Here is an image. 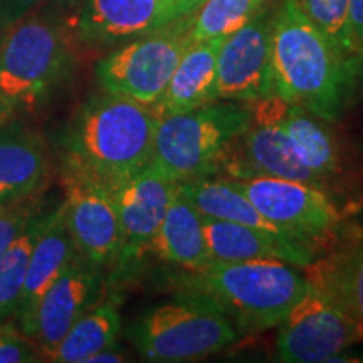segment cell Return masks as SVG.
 <instances>
[{"label":"cell","instance_id":"1","mask_svg":"<svg viewBox=\"0 0 363 363\" xmlns=\"http://www.w3.org/2000/svg\"><path fill=\"white\" fill-rule=\"evenodd\" d=\"M272 84L276 96L337 121L357 81L348 65L305 16L298 0H281L272 17Z\"/></svg>","mask_w":363,"mask_h":363},{"label":"cell","instance_id":"2","mask_svg":"<svg viewBox=\"0 0 363 363\" xmlns=\"http://www.w3.org/2000/svg\"><path fill=\"white\" fill-rule=\"evenodd\" d=\"M158 120L150 104L106 91L91 96L62 138L65 167L115 187L148 167Z\"/></svg>","mask_w":363,"mask_h":363},{"label":"cell","instance_id":"3","mask_svg":"<svg viewBox=\"0 0 363 363\" xmlns=\"http://www.w3.org/2000/svg\"><path fill=\"white\" fill-rule=\"evenodd\" d=\"M180 291L211 299L244 333L276 328L310 289L301 267L281 259L211 262L175 276Z\"/></svg>","mask_w":363,"mask_h":363},{"label":"cell","instance_id":"4","mask_svg":"<svg viewBox=\"0 0 363 363\" xmlns=\"http://www.w3.org/2000/svg\"><path fill=\"white\" fill-rule=\"evenodd\" d=\"M251 104L219 101L160 115L150 165L177 184L216 175L225 150L246 130Z\"/></svg>","mask_w":363,"mask_h":363},{"label":"cell","instance_id":"5","mask_svg":"<svg viewBox=\"0 0 363 363\" xmlns=\"http://www.w3.org/2000/svg\"><path fill=\"white\" fill-rule=\"evenodd\" d=\"M130 337L148 362H197L238 343L240 331L211 299L180 291L131 326Z\"/></svg>","mask_w":363,"mask_h":363},{"label":"cell","instance_id":"6","mask_svg":"<svg viewBox=\"0 0 363 363\" xmlns=\"http://www.w3.org/2000/svg\"><path fill=\"white\" fill-rule=\"evenodd\" d=\"M71 49L56 22L24 17L11 26L0 48V94L16 106H33L72 69Z\"/></svg>","mask_w":363,"mask_h":363},{"label":"cell","instance_id":"7","mask_svg":"<svg viewBox=\"0 0 363 363\" xmlns=\"http://www.w3.org/2000/svg\"><path fill=\"white\" fill-rule=\"evenodd\" d=\"M192 43V13H189L99 59L94 67L98 83L106 93L155 106Z\"/></svg>","mask_w":363,"mask_h":363},{"label":"cell","instance_id":"8","mask_svg":"<svg viewBox=\"0 0 363 363\" xmlns=\"http://www.w3.org/2000/svg\"><path fill=\"white\" fill-rule=\"evenodd\" d=\"M234 182L262 216L316 256L328 251L326 247L337 240L343 212L326 189L276 177Z\"/></svg>","mask_w":363,"mask_h":363},{"label":"cell","instance_id":"9","mask_svg":"<svg viewBox=\"0 0 363 363\" xmlns=\"http://www.w3.org/2000/svg\"><path fill=\"white\" fill-rule=\"evenodd\" d=\"M276 328V357L286 363L331 362L363 342V326L337 299L311 284Z\"/></svg>","mask_w":363,"mask_h":363},{"label":"cell","instance_id":"10","mask_svg":"<svg viewBox=\"0 0 363 363\" xmlns=\"http://www.w3.org/2000/svg\"><path fill=\"white\" fill-rule=\"evenodd\" d=\"M251 104V120L220 158L219 170L234 180L276 177L305 182L328 190V184L311 172L298 155L278 120V96L271 94Z\"/></svg>","mask_w":363,"mask_h":363},{"label":"cell","instance_id":"11","mask_svg":"<svg viewBox=\"0 0 363 363\" xmlns=\"http://www.w3.org/2000/svg\"><path fill=\"white\" fill-rule=\"evenodd\" d=\"M62 182L66 224L81 257L99 271L116 264L123 235L110 187L66 167H62Z\"/></svg>","mask_w":363,"mask_h":363},{"label":"cell","instance_id":"12","mask_svg":"<svg viewBox=\"0 0 363 363\" xmlns=\"http://www.w3.org/2000/svg\"><path fill=\"white\" fill-rule=\"evenodd\" d=\"M272 17L274 11L264 7L222 40L217 54V98L222 101L254 103L274 94Z\"/></svg>","mask_w":363,"mask_h":363},{"label":"cell","instance_id":"13","mask_svg":"<svg viewBox=\"0 0 363 363\" xmlns=\"http://www.w3.org/2000/svg\"><path fill=\"white\" fill-rule=\"evenodd\" d=\"M110 190L123 235V247L116 264L123 266L148 251L163 217L179 192V184L148 163V167L138 174L120 182Z\"/></svg>","mask_w":363,"mask_h":363},{"label":"cell","instance_id":"14","mask_svg":"<svg viewBox=\"0 0 363 363\" xmlns=\"http://www.w3.org/2000/svg\"><path fill=\"white\" fill-rule=\"evenodd\" d=\"M180 19L175 0H84L76 34L88 45L128 43Z\"/></svg>","mask_w":363,"mask_h":363},{"label":"cell","instance_id":"15","mask_svg":"<svg viewBox=\"0 0 363 363\" xmlns=\"http://www.w3.org/2000/svg\"><path fill=\"white\" fill-rule=\"evenodd\" d=\"M99 272L78 254L40 298L33 338L38 340L45 357H51L76 320L96 301L101 288Z\"/></svg>","mask_w":363,"mask_h":363},{"label":"cell","instance_id":"16","mask_svg":"<svg viewBox=\"0 0 363 363\" xmlns=\"http://www.w3.org/2000/svg\"><path fill=\"white\" fill-rule=\"evenodd\" d=\"M78 254L67 229L65 207L59 206L51 214L43 217V225L30 252L24 286L16 310L27 337H34L35 311L40 298Z\"/></svg>","mask_w":363,"mask_h":363},{"label":"cell","instance_id":"17","mask_svg":"<svg viewBox=\"0 0 363 363\" xmlns=\"http://www.w3.org/2000/svg\"><path fill=\"white\" fill-rule=\"evenodd\" d=\"M203 230L212 262L281 259L303 269L318 257L296 240L274 238L235 222L203 217Z\"/></svg>","mask_w":363,"mask_h":363},{"label":"cell","instance_id":"18","mask_svg":"<svg viewBox=\"0 0 363 363\" xmlns=\"http://www.w3.org/2000/svg\"><path fill=\"white\" fill-rule=\"evenodd\" d=\"M49 170L45 143L22 125L0 126V201L6 206L33 195Z\"/></svg>","mask_w":363,"mask_h":363},{"label":"cell","instance_id":"19","mask_svg":"<svg viewBox=\"0 0 363 363\" xmlns=\"http://www.w3.org/2000/svg\"><path fill=\"white\" fill-rule=\"evenodd\" d=\"M224 38L194 40L155 104L158 115L190 111L219 101L217 98V54Z\"/></svg>","mask_w":363,"mask_h":363},{"label":"cell","instance_id":"20","mask_svg":"<svg viewBox=\"0 0 363 363\" xmlns=\"http://www.w3.org/2000/svg\"><path fill=\"white\" fill-rule=\"evenodd\" d=\"M150 251L158 259L187 271L201 269L212 262L203 217L180 189L150 244Z\"/></svg>","mask_w":363,"mask_h":363},{"label":"cell","instance_id":"21","mask_svg":"<svg viewBox=\"0 0 363 363\" xmlns=\"http://www.w3.org/2000/svg\"><path fill=\"white\" fill-rule=\"evenodd\" d=\"M303 272L363 326V238L318 256Z\"/></svg>","mask_w":363,"mask_h":363},{"label":"cell","instance_id":"22","mask_svg":"<svg viewBox=\"0 0 363 363\" xmlns=\"http://www.w3.org/2000/svg\"><path fill=\"white\" fill-rule=\"evenodd\" d=\"M278 120L308 169L326 184L340 174V150L325 120L279 96Z\"/></svg>","mask_w":363,"mask_h":363},{"label":"cell","instance_id":"23","mask_svg":"<svg viewBox=\"0 0 363 363\" xmlns=\"http://www.w3.org/2000/svg\"><path fill=\"white\" fill-rule=\"evenodd\" d=\"M121 330L116 301L91 306L76 320L65 338L59 342L49 360L59 363H88L94 353L116 342Z\"/></svg>","mask_w":363,"mask_h":363},{"label":"cell","instance_id":"24","mask_svg":"<svg viewBox=\"0 0 363 363\" xmlns=\"http://www.w3.org/2000/svg\"><path fill=\"white\" fill-rule=\"evenodd\" d=\"M269 0H206L192 13V38L203 40L225 38L251 21Z\"/></svg>","mask_w":363,"mask_h":363},{"label":"cell","instance_id":"25","mask_svg":"<svg viewBox=\"0 0 363 363\" xmlns=\"http://www.w3.org/2000/svg\"><path fill=\"white\" fill-rule=\"evenodd\" d=\"M40 225H43V217L30 220L19 238L0 256V323L11 313H16L19 305L27 264Z\"/></svg>","mask_w":363,"mask_h":363},{"label":"cell","instance_id":"26","mask_svg":"<svg viewBox=\"0 0 363 363\" xmlns=\"http://www.w3.org/2000/svg\"><path fill=\"white\" fill-rule=\"evenodd\" d=\"M298 4L335 51L357 69L360 51L350 27V0H298Z\"/></svg>","mask_w":363,"mask_h":363},{"label":"cell","instance_id":"27","mask_svg":"<svg viewBox=\"0 0 363 363\" xmlns=\"http://www.w3.org/2000/svg\"><path fill=\"white\" fill-rule=\"evenodd\" d=\"M30 220L33 217L24 208L6 206L4 211H0V256L19 238Z\"/></svg>","mask_w":363,"mask_h":363},{"label":"cell","instance_id":"28","mask_svg":"<svg viewBox=\"0 0 363 363\" xmlns=\"http://www.w3.org/2000/svg\"><path fill=\"white\" fill-rule=\"evenodd\" d=\"M34 352L16 331L0 328V363L34 362Z\"/></svg>","mask_w":363,"mask_h":363},{"label":"cell","instance_id":"29","mask_svg":"<svg viewBox=\"0 0 363 363\" xmlns=\"http://www.w3.org/2000/svg\"><path fill=\"white\" fill-rule=\"evenodd\" d=\"M43 0H0V21L7 26L29 16Z\"/></svg>","mask_w":363,"mask_h":363},{"label":"cell","instance_id":"30","mask_svg":"<svg viewBox=\"0 0 363 363\" xmlns=\"http://www.w3.org/2000/svg\"><path fill=\"white\" fill-rule=\"evenodd\" d=\"M350 27L358 51L363 49V0H350Z\"/></svg>","mask_w":363,"mask_h":363},{"label":"cell","instance_id":"31","mask_svg":"<svg viewBox=\"0 0 363 363\" xmlns=\"http://www.w3.org/2000/svg\"><path fill=\"white\" fill-rule=\"evenodd\" d=\"M125 360V352L118 347V343L115 342L110 347L103 348L98 353H94L93 357L89 358L88 363H118Z\"/></svg>","mask_w":363,"mask_h":363},{"label":"cell","instance_id":"32","mask_svg":"<svg viewBox=\"0 0 363 363\" xmlns=\"http://www.w3.org/2000/svg\"><path fill=\"white\" fill-rule=\"evenodd\" d=\"M206 0H175L177 12H179L180 17L189 16V13H194Z\"/></svg>","mask_w":363,"mask_h":363},{"label":"cell","instance_id":"33","mask_svg":"<svg viewBox=\"0 0 363 363\" xmlns=\"http://www.w3.org/2000/svg\"><path fill=\"white\" fill-rule=\"evenodd\" d=\"M12 111H13L12 104L9 103L7 99L2 96V94H0V126L7 123V120H9V118H11Z\"/></svg>","mask_w":363,"mask_h":363},{"label":"cell","instance_id":"34","mask_svg":"<svg viewBox=\"0 0 363 363\" xmlns=\"http://www.w3.org/2000/svg\"><path fill=\"white\" fill-rule=\"evenodd\" d=\"M357 79H358V83H360L362 89H363V49L357 57Z\"/></svg>","mask_w":363,"mask_h":363},{"label":"cell","instance_id":"35","mask_svg":"<svg viewBox=\"0 0 363 363\" xmlns=\"http://www.w3.org/2000/svg\"><path fill=\"white\" fill-rule=\"evenodd\" d=\"M9 29H11V26L4 24V22L0 21V48H2L4 39H6V35H7V33H9Z\"/></svg>","mask_w":363,"mask_h":363},{"label":"cell","instance_id":"36","mask_svg":"<svg viewBox=\"0 0 363 363\" xmlns=\"http://www.w3.org/2000/svg\"><path fill=\"white\" fill-rule=\"evenodd\" d=\"M54 2L59 4V6H65V4H69L72 0H54Z\"/></svg>","mask_w":363,"mask_h":363},{"label":"cell","instance_id":"37","mask_svg":"<svg viewBox=\"0 0 363 363\" xmlns=\"http://www.w3.org/2000/svg\"><path fill=\"white\" fill-rule=\"evenodd\" d=\"M4 207H6V203L0 201V211H4Z\"/></svg>","mask_w":363,"mask_h":363}]
</instances>
